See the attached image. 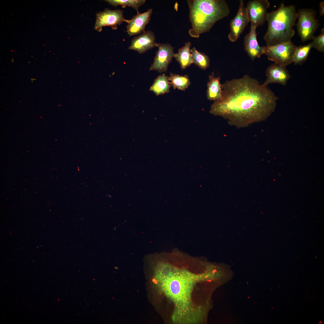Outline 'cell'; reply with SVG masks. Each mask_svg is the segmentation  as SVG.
<instances>
[{
  "mask_svg": "<svg viewBox=\"0 0 324 324\" xmlns=\"http://www.w3.org/2000/svg\"><path fill=\"white\" fill-rule=\"evenodd\" d=\"M189 19L192 28L190 35L198 38L200 34L209 31L218 21L228 16L230 12L224 0H188Z\"/></svg>",
  "mask_w": 324,
  "mask_h": 324,
  "instance_id": "obj_2",
  "label": "cell"
},
{
  "mask_svg": "<svg viewBox=\"0 0 324 324\" xmlns=\"http://www.w3.org/2000/svg\"><path fill=\"white\" fill-rule=\"evenodd\" d=\"M320 16L324 15V2H321L320 3Z\"/></svg>",
  "mask_w": 324,
  "mask_h": 324,
  "instance_id": "obj_22",
  "label": "cell"
},
{
  "mask_svg": "<svg viewBox=\"0 0 324 324\" xmlns=\"http://www.w3.org/2000/svg\"><path fill=\"white\" fill-rule=\"evenodd\" d=\"M209 80L207 84V98L209 100L215 101L220 99L222 96L220 78L219 76H215L213 72L209 75Z\"/></svg>",
  "mask_w": 324,
  "mask_h": 324,
  "instance_id": "obj_14",
  "label": "cell"
},
{
  "mask_svg": "<svg viewBox=\"0 0 324 324\" xmlns=\"http://www.w3.org/2000/svg\"><path fill=\"white\" fill-rule=\"evenodd\" d=\"M313 41L311 42L312 48H314L318 51L324 52V28L321 30V33L319 36L312 38Z\"/></svg>",
  "mask_w": 324,
  "mask_h": 324,
  "instance_id": "obj_21",
  "label": "cell"
},
{
  "mask_svg": "<svg viewBox=\"0 0 324 324\" xmlns=\"http://www.w3.org/2000/svg\"><path fill=\"white\" fill-rule=\"evenodd\" d=\"M112 6L116 7L120 5L122 7L126 6L132 8L138 13V9L146 2L145 0H106L105 1Z\"/></svg>",
  "mask_w": 324,
  "mask_h": 324,
  "instance_id": "obj_20",
  "label": "cell"
},
{
  "mask_svg": "<svg viewBox=\"0 0 324 324\" xmlns=\"http://www.w3.org/2000/svg\"><path fill=\"white\" fill-rule=\"evenodd\" d=\"M255 26L251 25L249 32L244 38V49L248 55L252 60L260 58L264 54L265 46H260L256 38Z\"/></svg>",
  "mask_w": 324,
  "mask_h": 324,
  "instance_id": "obj_11",
  "label": "cell"
},
{
  "mask_svg": "<svg viewBox=\"0 0 324 324\" xmlns=\"http://www.w3.org/2000/svg\"><path fill=\"white\" fill-rule=\"evenodd\" d=\"M249 22L247 9L244 6V1L241 0L237 14L230 21V31L228 35L229 40L231 42L236 41Z\"/></svg>",
  "mask_w": 324,
  "mask_h": 324,
  "instance_id": "obj_8",
  "label": "cell"
},
{
  "mask_svg": "<svg viewBox=\"0 0 324 324\" xmlns=\"http://www.w3.org/2000/svg\"><path fill=\"white\" fill-rule=\"evenodd\" d=\"M168 79L170 81V84L174 88L182 91H184L188 88L190 84L188 76L187 75L181 76L170 73Z\"/></svg>",
  "mask_w": 324,
  "mask_h": 324,
  "instance_id": "obj_17",
  "label": "cell"
},
{
  "mask_svg": "<svg viewBox=\"0 0 324 324\" xmlns=\"http://www.w3.org/2000/svg\"><path fill=\"white\" fill-rule=\"evenodd\" d=\"M125 20L123 10L120 9L111 10L106 8L104 11H99L96 14L94 28L100 32L103 27L110 26L112 29L116 30L118 25L124 22Z\"/></svg>",
  "mask_w": 324,
  "mask_h": 324,
  "instance_id": "obj_6",
  "label": "cell"
},
{
  "mask_svg": "<svg viewBox=\"0 0 324 324\" xmlns=\"http://www.w3.org/2000/svg\"><path fill=\"white\" fill-rule=\"evenodd\" d=\"M193 63L200 68L205 70L210 66V61L208 57L205 53L198 51L195 47L190 50Z\"/></svg>",
  "mask_w": 324,
  "mask_h": 324,
  "instance_id": "obj_18",
  "label": "cell"
},
{
  "mask_svg": "<svg viewBox=\"0 0 324 324\" xmlns=\"http://www.w3.org/2000/svg\"><path fill=\"white\" fill-rule=\"evenodd\" d=\"M170 86L168 76L163 74L155 79L149 90L158 96L169 92Z\"/></svg>",
  "mask_w": 324,
  "mask_h": 324,
  "instance_id": "obj_16",
  "label": "cell"
},
{
  "mask_svg": "<svg viewBox=\"0 0 324 324\" xmlns=\"http://www.w3.org/2000/svg\"><path fill=\"white\" fill-rule=\"evenodd\" d=\"M266 75V79L262 84L266 86L274 83L285 85L290 77L285 67L275 63L267 68Z\"/></svg>",
  "mask_w": 324,
  "mask_h": 324,
  "instance_id": "obj_13",
  "label": "cell"
},
{
  "mask_svg": "<svg viewBox=\"0 0 324 324\" xmlns=\"http://www.w3.org/2000/svg\"><path fill=\"white\" fill-rule=\"evenodd\" d=\"M221 87V97L214 101L210 112L236 127L265 120L275 110L278 97L247 75L226 81Z\"/></svg>",
  "mask_w": 324,
  "mask_h": 324,
  "instance_id": "obj_1",
  "label": "cell"
},
{
  "mask_svg": "<svg viewBox=\"0 0 324 324\" xmlns=\"http://www.w3.org/2000/svg\"><path fill=\"white\" fill-rule=\"evenodd\" d=\"M267 0H252L247 4L246 8L251 25L262 26L266 20L267 9L270 6Z\"/></svg>",
  "mask_w": 324,
  "mask_h": 324,
  "instance_id": "obj_7",
  "label": "cell"
},
{
  "mask_svg": "<svg viewBox=\"0 0 324 324\" xmlns=\"http://www.w3.org/2000/svg\"><path fill=\"white\" fill-rule=\"evenodd\" d=\"M157 47L158 49L149 70H156L159 73L165 72L174 57V48L168 43H159Z\"/></svg>",
  "mask_w": 324,
  "mask_h": 324,
  "instance_id": "obj_9",
  "label": "cell"
},
{
  "mask_svg": "<svg viewBox=\"0 0 324 324\" xmlns=\"http://www.w3.org/2000/svg\"><path fill=\"white\" fill-rule=\"evenodd\" d=\"M155 40V36L153 32L150 30L144 31L142 34L132 39L128 49L135 50L140 53H143L157 46L158 44Z\"/></svg>",
  "mask_w": 324,
  "mask_h": 324,
  "instance_id": "obj_10",
  "label": "cell"
},
{
  "mask_svg": "<svg viewBox=\"0 0 324 324\" xmlns=\"http://www.w3.org/2000/svg\"><path fill=\"white\" fill-rule=\"evenodd\" d=\"M191 43L189 41L186 43L184 46L179 49L178 52L174 53V57L179 63L181 69H186L193 63L191 54L190 52Z\"/></svg>",
  "mask_w": 324,
  "mask_h": 324,
  "instance_id": "obj_15",
  "label": "cell"
},
{
  "mask_svg": "<svg viewBox=\"0 0 324 324\" xmlns=\"http://www.w3.org/2000/svg\"><path fill=\"white\" fill-rule=\"evenodd\" d=\"M312 48L311 43L303 46H297L293 58L295 65H301L307 59L310 50Z\"/></svg>",
  "mask_w": 324,
  "mask_h": 324,
  "instance_id": "obj_19",
  "label": "cell"
},
{
  "mask_svg": "<svg viewBox=\"0 0 324 324\" xmlns=\"http://www.w3.org/2000/svg\"><path fill=\"white\" fill-rule=\"evenodd\" d=\"M298 17L295 7L283 3L276 10L268 13L267 31L263 38L267 46L291 41L295 32L293 29Z\"/></svg>",
  "mask_w": 324,
  "mask_h": 324,
  "instance_id": "obj_3",
  "label": "cell"
},
{
  "mask_svg": "<svg viewBox=\"0 0 324 324\" xmlns=\"http://www.w3.org/2000/svg\"><path fill=\"white\" fill-rule=\"evenodd\" d=\"M264 54L274 63L286 67L293 62L297 46L291 41L272 46H266Z\"/></svg>",
  "mask_w": 324,
  "mask_h": 324,
  "instance_id": "obj_5",
  "label": "cell"
},
{
  "mask_svg": "<svg viewBox=\"0 0 324 324\" xmlns=\"http://www.w3.org/2000/svg\"><path fill=\"white\" fill-rule=\"evenodd\" d=\"M152 13V9L150 8L145 12L137 13L131 20H125L124 21L127 23L126 28L128 35L131 36L144 31L150 20Z\"/></svg>",
  "mask_w": 324,
  "mask_h": 324,
  "instance_id": "obj_12",
  "label": "cell"
},
{
  "mask_svg": "<svg viewBox=\"0 0 324 324\" xmlns=\"http://www.w3.org/2000/svg\"><path fill=\"white\" fill-rule=\"evenodd\" d=\"M297 13L296 26L302 41L304 42L312 39L320 25L319 20L316 19V11L312 9L303 8Z\"/></svg>",
  "mask_w": 324,
  "mask_h": 324,
  "instance_id": "obj_4",
  "label": "cell"
}]
</instances>
